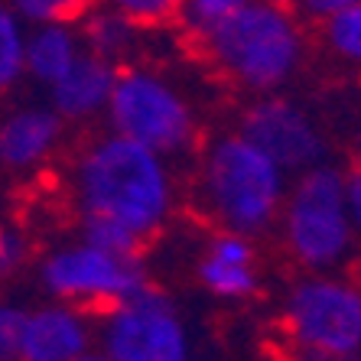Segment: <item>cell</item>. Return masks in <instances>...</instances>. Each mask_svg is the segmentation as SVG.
<instances>
[{
	"label": "cell",
	"instance_id": "6da1fadb",
	"mask_svg": "<svg viewBox=\"0 0 361 361\" xmlns=\"http://www.w3.org/2000/svg\"><path fill=\"white\" fill-rule=\"evenodd\" d=\"M66 205L82 241L121 257H143L183 205L176 163L101 130L66 169Z\"/></svg>",
	"mask_w": 361,
	"mask_h": 361
},
{
	"label": "cell",
	"instance_id": "7a4b0ae2",
	"mask_svg": "<svg viewBox=\"0 0 361 361\" xmlns=\"http://www.w3.org/2000/svg\"><path fill=\"white\" fill-rule=\"evenodd\" d=\"M290 176L241 130L205 137L192 157L189 202L215 231L264 238L277 228Z\"/></svg>",
	"mask_w": 361,
	"mask_h": 361
},
{
	"label": "cell",
	"instance_id": "3957f363",
	"mask_svg": "<svg viewBox=\"0 0 361 361\" xmlns=\"http://www.w3.org/2000/svg\"><path fill=\"white\" fill-rule=\"evenodd\" d=\"M192 49L231 88L261 98L286 92V85L296 82L310 59V26L296 17L293 4L235 0Z\"/></svg>",
	"mask_w": 361,
	"mask_h": 361
},
{
	"label": "cell",
	"instance_id": "277c9868",
	"mask_svg": "<svg viewBox=\"0 0 361 361\" xmlns=\"http://www.w3.org/2000/svg\"><path fill=\"white\" fill-rule=\"evenodd\" d=\"M104 130L140 143L169 163L192 160L205 143L202 114L192 94L169 72L147 62H130L118 72Z\"/></svg>",
	"mask_w": 361,
	"mask_h": 361
},
{
	"label": "cell",
	"instance_id": "5b68a950",
	"mask_svg": "<svg viewBox=\"0 0 361 361\" xmlns=\"http://www.w3.org/2000/svg\"><path fill=\"white\" fill-rule=\"evenodd\" d=\"M345 173L326 160L290 179L274 231L300 274H342L355 261L358 241L345 209Z\"/></svg>",
	"mask_w": 361,
	"mask_h": 361
},
{
	"label": "cell",
	"instance_id": "8992f818",
	"mask_svg": "<svg viewBox=\"0 0 361 361\" xmlns=\"http://www.w3.org/2000/svg\"><path fill=\"white\" fill-rule=\"evenodd\" d=\"M280 332L293 361L361 355V280L348 270L300 274L280 302Z\"/></svg>",
	"mask_w": 361,
	"mask_h": 361
},
{
	"label": "cell",
	"instance_id": "52a82bcc",
	"mask_svg": "<svg viewBox=\"0 0 361 361\" xmlns=\"http://www.w3.org/2000/svg\"><path fill=\"white\" fill-rule=\"evenodd\" d=\"M33 274L46 300L78 306L92 316L108 312L150 283L143 257H121L82 241L78 235L42 247L36 254Z\"/></svg>",
	"mask_w": 361,
	"mask_h": 361
},
{
	"label": "cell",
	"instance_id": "ba28073f",
	"mask_svg": "<svg viewBox=\"0 0 361 361\" xmlns=\"http://www.w3.org/2000/svg\"><path fill=\"white\" fill-rule=\"evenodd\" d=\"M98 348L114 361H189L192 332L179 302L147 283L98 316Z\"/></svg>",
	"mask_w": 361,
	"mask_h": 361
},
{
	"label": "cell",
	"instance_id": "9c48e42d",
	"mask_svg": "<svg viewBox=\"0 0 361 361\" xmlns=\"http://www.w3.org/2000/svg\"><path fill=\"white\" fill-rule=\"evenodd\" d=\"M235 130L264 150L270 160L293 179L329 160V137L310 104L286 92L247 98L238 114Z\"/></svg>",
	"mask_w": 361,
	"mask_h": 361
},
{
	"label": "cell",
	"instance_id": "30bf717a",
	"mask_svg": "<svg viewBox=\"0 0 361 361\" xmlns=\"http://www.w3.org/2000/svg\"><path fill=\"white\" fill-rule=\"evenodd\" d=\"M68 124L39 101H20L0 114V166L17 176L46 169L62 153Z\"/></svg>",
	"mask_w": 361,
	"mask_h": 361
},
{
	"label": "cell",
	"instance_id": "8fae6325",
	"mask_svg": "<svg viewBox=\"0 0 361 361\" xmlns=\"http://www.w3.org/2000/svg\"><path fill=\"white\" fill-rule=\"evenodd\" d=\"M195 283L221 302H247L261 293L264 270L257 241L228 231H212L195 251Z\"/></svg>",
	"mask_w": 361,
	"mask_h": 361
},
{
	"label": "cell",
	"instance_id": "7c38bea8",
	"mask_svg": "<svg viewBox=\"0 0 361 361\" xmlns=\"http://www.w3.org/2000/svg\"><path fill=\"white\" fill-rule=\"evenodd\" d=\"M98 345V316L42 300L26 310L20 361H75Z\"/></svg>",
	"mask_w": 361,
	"mask_h": 361
},
{
	"label": "cell",
	"instance_id": "4fadbf2b",
	"mask_svg": "<svg viewBox=\"0 0 361 361\" xmlns=\"http://www.w3.org/2000/svg\"><path fill=\"white\" fill-rule=\"evenodd\" d=\"M118 72H121L118 66L101 62L85 52L82 62L46 92V104L68 127L98 124L108 114L111 94H114V85H118Z\"/></svg>",
	"mask_w": 361,
	"mask_h": 361
},
{
	"label": "cell",
	"instance_id": "5bb4252c",
	"mask_svg": "<svg viewBox=\"0 0 361 361\" xmlns=\"http://www.w3.org/2000/svg\"><path fill=\"white\" fill-rule=\"evenodd\" d=\"M85 46L78 36V23L33 26L26 36V82L49 92L82 62Z\"/></svg>",
	"mask_w": 361,
	"mask_h": 361
},
{
	"label": "cell",
	"instance_id": "9a60e30c",
	"mask_svg": "<svg viewBox=\"0 0 361 361\" xmlns=\"http://www.w3.org/2000/svg\"><path fill=\"white\" fill-rule=\"evenodd\" d=\"M78 36H82V46L88 56L111 62L118 68L130 66L137 42L143 39L134 26L114 10V4H88L85 17L78 20Z\"/></svg>",
	"mask_w": 361,
	"mask_h": 361
},
{
	"label": "cell",
	"instance_id": "2e32d148",
	"mask_svg": "<svg viewBox=\"0 0 361 361\" xmlns=\"http://www.w3.org/2000/svg\"><path fill=\"white\" fill-rule=\"evenodd\" d=\"M316 39L332 66L361 75V0H345L326 23L316 26Z\"/></svg>",
	"mask_w": 361,
	"mask_h": 361
},
{
	"label": "cell",
	"instance_id": "e0dca14e",
	"mask_svg": "<svg viewBox=\"0 0 361 361\" xmlns=\"http://www.w3.org/2000/svg\"><path fill=\"white\" fill-rule=\"evenodd\" d=\"M26 23L17 10L0 4V94H10L26 82Z\"/></svg>",
	"mask_w": 361,
	"mask_h": 361
},
{
	"label": "cell",
	"instance_id": "ac0fdd59",
	"mask_svg": "<svg viewBox=\"0 0 361 361\" xmlns=\"http://www.w3.org/2000/svg\"><path fill=\"white\" fill-rule=\"evenodd\" d=\"M114 10L134 26L137 33L147 36L157 33V30H166V26H176L179 0H118Z\"/></svg>",
	"mask_w": 361,
	"mask_h": 361
},
{
	"label": "cell",
	"instance_id": "d6986e66",
	"mask_svg": "<svg viewBox=\"0 0 361 361\" xmlns=\"http://www.w3.org/2000/svg\"><path fill=\"white\" fill-rule=\"evenodd\" d=\"M36 264L33 238L17 221H0V280L20 277L26 267Z\"/></svg>",
	"mask_w": 361,
	"mask_h": 361
},
{
	"label": "cell",
	"instance_id": "ffe728a7",
	"mask_svg": "<svg viewBox=\"0 0 361 361\" xmlns=\"http://www.w3.org/2000/svg\"><path fill=\"white\" fill-rule=\"evenodd\" d=\"M10 7L17 10V17L26 23V30H33V26L52 23H78L88 4H78V0H20Z\"/></svg>",
	"mask_w": 361,
	"mask_h": 361
},
{
	"label": "cell",
	"instance_id": "44dd1931",
	"mask_svg": "<svg viewBox=\"0 0 361 361\" xmlns=\"http://www.w3.org/2000/svg\"><path fill=\"white\" fill-rule=\"evenodd\" d=\"M26 306L17 296L0 293V361H20V342H23Z\"/></svg>",
	"mask_w": 361,
	"mask_h": 361
},
{
	"label": "cell",
	"instance_id": "7402d4cb",
	"mask_svg": "<svg viewBox=\"0 0 361 361\" xmlns=\"http://www.w3.org/2000/svg\"><path fill=\"white\" fill-rule=\"evenodd\" d=\"M345 209H348L355 241L361 247V169H352V166L345 173Z\"/></svg>",
	"mask_w": 361,
	"mask_h": 361
},
{
	"label": "cell",
	"instance_id": "603a6c76",
	"mask_svg": "<svg viewBox=\"0 0 361 361\" xmlns=\"http://www.w3.org/2000/svg\"><path fill=\"white\" fill-rule=\"evenodd\" d=\"M348 150H352V169H361V114L352 124V140H348Z\"/></svg>",
	"mask_w": 361,
	"mask_h": 361
},
{
	"label": "cell",
	"instance_id": "cb8c5ba5",
	"mask_svg": "<svg viewBox=\"0 0 361 361\" xmlns=\"http://www.w3.org/2000/svg\"><path fill=\"white\" fill-rule=\"evenodd\" d=\"M75 361H114V358H111V355H104V352L98 348V345H94L92 352H85L82 358H75Z\"/></svg>",
	"mask_w": 361,
	"mask_h": 361
},
{
	"label": "cell",
	"instance_id": "d4e9b609",
	"mask_svg": "<svg viewBox=\"0 0 361 361\" xmlns=\"http://www.w3.org/2000/svg\"><path fill=\"white\" fill-rule=\"evenodd\" d=\"M336 361H361V355H355V358H336Z\"/></svg>",
	"mask_w": 361,
	"mask_h": 361
},
{
	"label": "cell",
	"instance_id": "484cf974",
	"mask_svg": "<svg viewBox=\"0 0 361 361\" xmlns=\"http://www.w3.org/2000/svg\"><path fill=\"white\" fill-rule=\"evenodd\" d=\"M189 361H199V358H189Z\"/></svg>",
	"mask_w": 361,
	"mask_h": 361
}]
</instances>
